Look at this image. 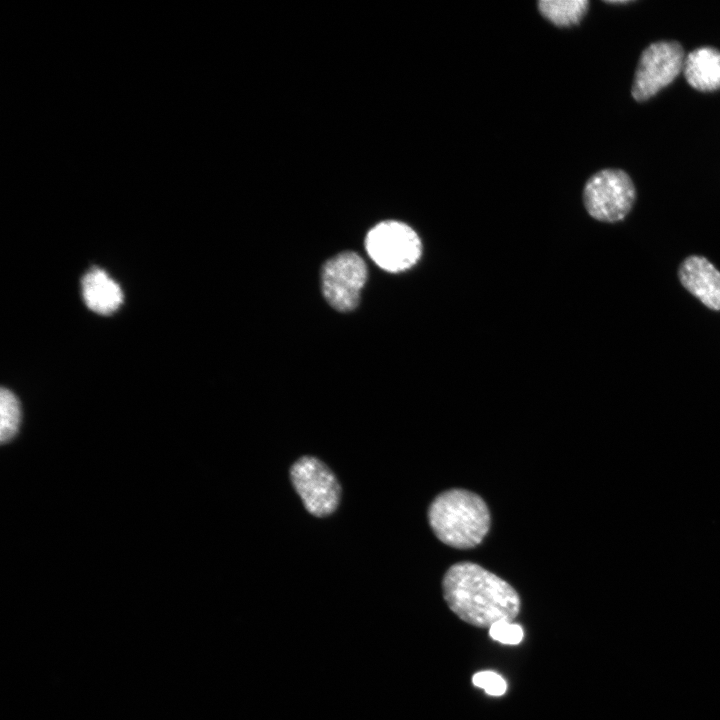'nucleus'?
Listing matches in <instances>:
<instances>
[{"label": "nucleus", "mask_w": 720, "mask_h": 720, "mask_svg": "<svg viewBox=\"0 0 720 720\" xmlns=\"http://www.w3.org/2000/svg\"><path fill=\"white\" fill-rule=\"evenodd\" d=\"M442 589L452 612L476 627L490 628L499 621H513L520 611L516 590L475 563L451 566L443 577Z\"/></svg>", "instance_id": "nucleus-1"}, {"label": "nucleus", "mask_w": 720, "mask_h": 720, "mask_svg": "<svg viewBox=\"0 0 720 720\" xmlns=\"http://www.w3.org/2000/svg\"><path fill=\"white\" fill-rule=\"evenodd\" d=\"M428 519L437 538L458 549L478 545L490 527V514L484 500L463 489L438 495L429 507Z\"/></svg>", "instance_id": "nucleus-2"}, {"label": "nucleus", "mask_w": 720, "mask_h": 720, "mask_svg": "<svg viewBox=\"0 0 720 720\" xmlns=\"http://www.w3.org/2000/svg\"><path fill=\"white\" fill-rule=\"evenodd\" d=\"M365 248L380 268L394 273L411 268L422 252L417 233L409 225L395 220L375 225L367 233Z\"/></svg>", "instance_id": "nucleus-3"}, {"label": "nucleus", "mask_w": 720, "mask_h": 720, "mask_svg": "<svg viewBox=\"0 0 720 720\" xmlns=\"http://www.w3.org/2000/svg\"><path fill=\"white\" fill-rule=\"evenodd\" d=\"M635 188L629 175L620 169H603L586 181L583 203L588 214L602 222L622 220L631 210Z\"/></svg>", "instance_id": "nucleus-4"}, {"label": "nucleus", "mask_w": 720, "mask_h": 720, "mask_svg": "<svg viewBox=\"0 0 720 720\" xmlns=\"http://www.w3.org/2000/svg\"><path fill=\"white\" fill-rule=\"evenodd\" d=\"M290 478L309 513L324 517L336 510L341 488L334 473L322 461L312 456L300 458L292 465Z\"/></svg>", "instance_id": "nucleus-5"}, {"label": "nucleus", "mask_w": 720, "mask_h": 720, "mask_svg": "<svg viewBox=\"0 0 720 720\" xmlns=\"http://www.w3.org/2000/svg\"><path fill=\"white\" fill-rule=\"evenodd\" d=\"M366 280L367 266L353 251H344L328 259L321 269L322 293L340 312L351 311L358 305Z\"/></svg>", "instance_id": "nucleus-6"}, {"label": "nucleus", "mask_w": 720, "mask_h": 720, "mask_svg": "<svg viewBox=\"0 0 720 720\" xmlns=\"http://www.w3.org/2000/svg\"><path fill=\"white\" fill-rule=\"evenodd\" d=\"M684 51L675 41H659L641 54L635 71L632 96L645 101L669 85L683 69Z\"/></svg>", "instance_id": "nucleus-7"}, {"label": "nucleus", "mask_w": 720, "mask_h": 720, "mask_svg": "<svg viewBox=\"0 0 720 720\" xmlns=\"http://www.w3.org/2000/svg\"><path fill=\"white\" fill-rule=\"evenodd\" d=\"M679 279L705 306L720 310V271L706 258L687 257L680 265Z\"/></svg>", "instance_id": "nucleus-8"}, {"label": "nucleus", "mask_w": 720, "mask_h": 720, "mask_svg": "<svg viewBox=\"0 0 720 720\" xmlns=\"http://www.w3.org/2000/svg\"><path fill=\"white\" fill-rule=\"evenodd\" d=\"M82 295L87 307L99 314L115 312L123 302V292L104 270L93 268L81 281Z\"/></svg>", "instance_id": "nucleus-9"}, {"label": "nucleus", "mask_w": 720, "mask_h": 720, "mask_svg": "<svg viewBox=\"0 0 720 720\" xmlns=\"http://www.w3.org/2000/svg\"><path fill=\"white\" fill-rule=\"evenodd\" d=\"M683 71L690 86L702 92L720 89V51L700 47L688 54Z\"/></svg>", "instance_id": "nucleus-10"}, {"label": "nucleus", "mask_w": 720, "mask_h": 720, "mask_svg": "<svg viewBox=\"0 0 720 720\" xmlns=\"http://www.w3.org/2000/svg\"><path fill=\"white\" fill-rule=\"evenodd\" d=\"M588 0H541L537 9L541 16L559 28H568L581 22L588 11Z\"/></svg>", "instance_id": "nucleus-11"}, {"label": "nucleus", "mask_w": 720, "mask_h": 720, "mask_svg": "<svg viewBox=\"0 0 720 720\" xmlns=\"http://www.w3.org/2000/svg\"><path fill=\"white\" fill-rule=\"evenodd\" d=\"M21 422L18 398L8 389L0 391V441L9 442L17 434Z\"/></svg>", "instance_id": "nucleus-12"}, {"label": "nucleus", "mask_w": 720, "mask_h": 720, "mask_svg": "<svg viewBox=\"0 0 720 720\" xmlns=\"http://www.w3.org/2000/svg\"><path fill=\"white\" fill-rule=\"evenodd\" d=\"M489 635L492 639L509 645H515L521 642L523 638V629L520 625L512 621H499L489 628Z\"/></svg>", "instance_id": "nucleus-13"}, {"label": "nucleus", "mask_w": 720, "mask_h": 720, "mask_svg": "<svg viewBox=\"0 0 720 720\" xmlns=\"http://www.w3.org/2000/svg\"><path fill=\"white\" fill-rule=\"evenodd\" d=\"M472 682L491 696H501L506 692V681L493 671H480L473 675Z\"/></svg>", "instance_id": "nucleus-14"}]
</instances>
